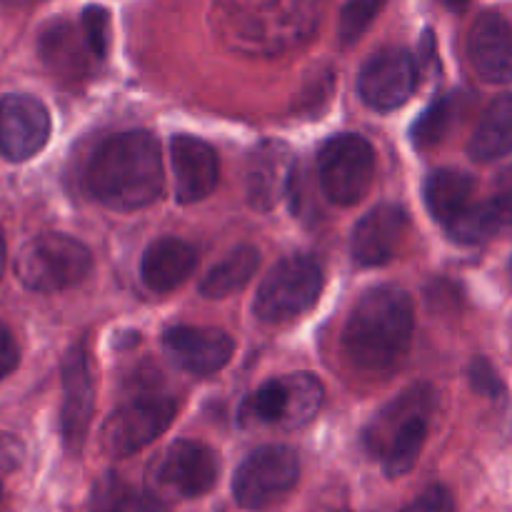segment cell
Wrapping results in <instances>:
<instances>
[{
    "mask_svg": "<svg viewBox=\"0 0 512 512\" xmlns=\"http://www.w3.org/2000/svg\"><path fill=\"white\" fill-rule=\"evenodd\" d=\"M318 0H213V28L230 50L275 58L318 28Z\"/></svg>",
    "mask_w": 512,
    "mask_h": 512,
    "instance_id": "1",
    "label": "cell"
},
{
    "mask_svg": "<svg viewBox=\"0 0 512 512\" xmlns=\"http://www.w3.org/2000/svg\"><path fill=\"white\" fill-rule=\"evenodd\" d=\"M85 183L105 208L138 210L163 193L160 145L145 130H128L105 138L90 155Z\"/></svg>",
    "mask_w": 512,
    "mask_h": 512,
    "instance_id": "2",
    "label": "cell"
},
{
    "mask_svg": "<svg viewBox=\"0 0 512 512\" xmlns=\"http://www.w3.org/2000/svg\"><path fill=\"white\" fill-rule=\"evenodd\" d=\"M413 330L415 308L403 288H370L345 323V358L363 375L390 373L408 353Z\"/></svg>",
    "mask_w": 512,
    "mask_h": 512,
    "instance_id": "3",
    "label": "cell"
},
{
    "mask_svg": "<svg viewBox=\"0 0 512 512\" xmlns=\"http://www.w3.org/2000/svg\"><path fill=\"white\" fill-rule=\"evenodd\" d=\"M435 410V390L413 385L375 418L365 433L370 453L383 460L390 478L410 473L423 453L430 415Z\"/></svg>",
    "mask_w": 512,
    "mask_h": 512,
    "instance_id": "4",
    "label": "cell"
},
{
    "mask_svg": "<svg viewBox=\"0 0 512 512\" xmlns=\"http://www.w3.org/2000/svg\"><path fill=\"white\" fill-rule=\"evenodd\" d=\"M323 405V385L310 373H290L260 385L240 405L243 428L295 430L318 415Z\"/></svg>",
    "mask_w": 512,
    "mask_h": 512,
    "instance_id": "5",
    "label": "cell"
},
{
    "mask_svg": "<svg viewBox=\"0 0 512 512\" xmlns=\"http://www.w3.org/2000/svg\"><path fill=\"white\" fill-rule=\"evenodd\" d=\"M93 255L80 240L45 233L23 245L15 258V275L35 293H60L88 278Z\"/></svg>",
    "mask_w": 512,
    "mask_h": 512,
    "instance_id": "6",
    "label": "cell"
},
{
    "mask_svg": "<svg viewBox=\"0 0 512 512\" xmlns=\"http://www.w3.org/2000/svg\"><path fill=\"white\" fill-rule=\"evenodd\" d=\"M323 293V270L308 255L280 260L258 288L255 315L268 325H285L315 308Z\"/></svg>",
    "mask_w": 512,
    "mask_h": 512,
    "instance_id": "7",
    "label": "cell"
},
{
    "mask_svg": "<svg viewBox=\"0 0 512 512\" xmlns=\"http://www.w3.org/2000/svg\"><path fill=\"white\" fill-rule=\"evenodd\" d=\"M373 175L375 150L363 135H335L318 150V180L330 203L343 208L360 203L370 190Z\"/></svg>",
    "mask_w": 512,
    "mask_h": 512,
    "instance_id": "8",
    "label": "cell"
},
{
    "mask_svg": "<svg viewBox=\"0 0 512 512\" xmlns=\"http://www.w3.org/2000/svg\"><path fill=\"white\" fill-rule=\"evenodd\" d=\"M300 478V460L295 450L283 445H265L243 460L233 478L235 503L245 510H263L283 500Z\"/></svg>",
    "mask_w": 512,
    "mask_h": 512,
    "instance_id": "9",
    "label": "cell"
},
{
    "mask_svg": "<svg viewBox=\"0 0 512 512\" xmlns=\"http://www.w3.org/2000/svg\"><path fill=\"white\" fill-rule=\"evenodd\" d=\"M175 418V400L165 395H140L113 410L103 428V448L110 458H128L158 440Z\"/></svg>",
    "mask_w": 512,
    "mask_h": 512,
    "instance_id": "10",
    "label": "cell"
},
{
    "mask_svg": "<svg viewBox=\"0 0 512 512\" xmlns=\"http://www.w3.org/2000/svg\"><path fill=\"white\" fill-rule=\"evenodd\" d=\"M220 473V460L208 445L195 440H178L160 460H155L150 478L163 493L175 498H200L213 490Z\"/></svg>",
    "mask_w": 512,
    "mask_h": 512,
    "instance_id": "11",
    "label": "cell"
},
{
    "mask_svg": "<svg viewBox=\"0 0 512 512\" xmlns=\"http://www.w3.org/2000/svg\"><path fill=\"white\" fill-rule=\"evenodd\" d=\"M418 85V65L403 48H383L363 65L358 93L373 110L388 113L410 100Z\"/></svg>",
    "mask_w": 512,
    "mask_h": 512,
    "instance_id": "12",
    "label": "cell"
},
{
    "mask_svg": "<svg viewBox=\"0 0 512 512\" xmlns=\"http://www.w3.org/2000/svg\"><path fill=\"white\" fill-rule=\"evenodd\" d=\"M50 138V113L38 98L10 93L0 98V155L23 163L38 155Z\"/></svg>",
    "mask_w": 512,
    "mask_h": 512,
    "instance_id": "13",
    "label": "cell"
},
{
    "mask_svg": "<svg viewBox=\"0 0 512 512\" xmlns=\"http://www.w3.org/2000/svg\"><path fill=\"white\" fill-rule=\"evenodd\" d=\"M93 408V370H90V360L83 345H75L63 360V415H60L65 448L70 453H80V448H83L90 418H93Z\"/></svg>",
    "mask_w": 512,
    "mask_h": 512,
    "instance_id": "14",
    "label": "cell"
},
{
    "mask_svg": "<svg viewBox=\"0 0 512 512\" xmlns=\"http://www.w3.org/2000/svg\"><path fill=\"white\" fill-rule=\"evenodd\" d=\"M163 348L170 355V360L185 373L208 378L230 363L235 343L223 330L178 325L163 335Z\"/></svg>",
    "mask_w": 512,
    "mask_h": 512,
    "instance_id": "15",
    "label": "cell"
},
{
    "mask_svg": "<svg viewBox=\"0 0 512 512\" xmlns=\"http://www.w3.org/2000/svg\"><path fill=\"white\" fill-rule=\"evenodd\" d=\"M38 53L45 68L63 83H78L88 78L93 63H98L85 38L83 25L65 18L45 25L38 40Z\"/></svg>",
    "mask_w": 512,
    "mask_h": 512,
    "instance_id": "16",
    "label": "cell"
},
{
    "mask_svg": "<svg viewBox=\"0 0 512 512\" xmlns=\"http://www.w3.org/2000/svg\"><path fill=\"white\" fill-rule=\"evenodd\" d=\"M468 55L478 75L488 83L512 80V23L488 10L475 20L468 35Z\"/></svg>",
    "mask_w": 512,
    "mask_h": 512,
    "instance_id": "17",
    "label": "cell"
},
{
    "mask_svg": "<svg viewBox=\"0 0 512 512\" xmlns=\"http://www.w3.org/2000/svg\"><path fill=\"white\" fill-rule=\"evenodd\" d=\"M170 148H173L178 203L190 205L208 198L220 180L218 153L205 140L193 138V135H175Z\"/></svg>",
    "mask_w": 512,
    "mask_h": 512,
    "instance_id": "18",
    "label": "cell"
},
{
    "mask_svg": "<svg viewBox=\"0 0 512 512\" xmlns=\"http://www.w3.org/2000/svg\"><path fill=\"white\" fill-rule=\"evenodd\" d=\"M410 220L398 205H378L370 210L353 233V258L365 268L390 263L405 240Z\"/></svg>",
    "mask_w": 512,
    "mask_h": 512,
    "instance_id": "19",
    "label": "cell"
},
{
    "mask_svg": "<svg viewBox=\"0 0 512 512\" xmlns=\"http://www.w3.org/2000/svg\"><path fill=\"white\" fill-rule=\"evenodd\" d=\"M295 175V155L285 143H263L248 165V200L255 210H273L288 193Z\"/></svg>",
    "mask_w": 512,
    "mask_h": 512,
    "instance_id": "20",
    "label": "cell"
},
{
    "mask_svg": "<svg viewBox=\"0 0 512 512\" xmlns=\"http://www.w3.org/2000/svg\"><path fill=\"white\" fill-rule=\"evenodd\" d=\"M198 250L178 238H160L145 250L140 275L153 293H170L193 275Z\"/></svg>",
    "mask_w": 512,
    "mask_h": 512,
    "instance_id": "21",
    "label": "cell"
},
{
    "mask_svg": "<svg viewBox=\"0 0 512 512\" xmlns=\"http://www.w3.org/2000/svg\"><path fill=\"white\" fill-rule=\"evenodd\" d=\"M475 183L468 173L453 168L435 170L425 180V205L445 230L473 205Z\"/></svg>",
    "mask_w": 512,
    "mask_h": 512,
    "instance_id": "22",
    "label": "cell"
},
{
    "mask_svg": "<svg viewBox=\"0 0 512 512\" xmlns=\"http://www.w3.org/2000/svg\"><path fill=\"white\" fill-rule=\"evenodd\" d=\"M468 153L480 163L500 160L512 153V95H498L480 118Z\"/></svg>",
    "mask_w": 512,
    "mask_h": 512,
    "instance_id": "23",
    "label": "cell"
},
{
    "mask_svg": "<svg viewBox=\"0 0 512 512\" xmlns=\"http://www.w3.org/2000/svg\"><path fill=\"white\" fill-rule=\"evenodd\" d=\"M258 268L260 250L253 245H243L208 270V275L200 280V293L205 298H228L235 290H243L250 283V278L258 273Z\"/></svg>",
    "mask_w": 512,
    "mask_h": 512,
    "instance_id": "24",
    "label": "cell"
},
{
    "mask_svg": "<svg viewBox=\"0 0 512 512\" xmlns=\"http://www.w3.org/2000/svg\"><path fill=\"white\" fill-rule=\"evenodd\" d=\"M90 512H165V508L155 495L128 490L123 480L110 475L95 485Z\"/></svg>",
    "mask_w": 512,
    "mask_h": 512,
    "instance_id": "25",
    "label": "cell"
},
{
    "mask_svg": "<svg viewBox=\"0 0 512 512\" xmlns=\"http://www.w3.org/2000/svg\"><path fill=\"white\" fill-rule=\"evenodd\" d=\"M505 228H510V225L508 220L503 218V213L498 210V205H495L493 200H485V203L470 205V208L450 225L448 233L453 235L458 243L475 245L495 238V235L503 233Z\"/></svg>",
    "mask_w": 512,
    "mask_h": 512,
    "instance_id": "26",
    "label": "cell"
},
{
    "mask_svg": "<svg viewBox=\"0 0 512 512\" xmlns=\"http://www.w3.org/2000/svg\"><path fill=\"white\" fill-rule=\"evenodd\" d=\"M383 5L385 0H348V3L343 5V13H340V43H355V40L368 30V25L373 23L375 15L383 10Z\"/></svg>",
    "mask_w": 512,
    "mask_h": 512,
    "instance_id": "27",
    "label": "cell"
},
{
    "mask_svg": "<svg viewBox=\"0 0 512 512\" xmlns=\"http://www.w3.org/2000/svg\"><path fill=\"white\" fill-rule=\"evenodd\" d=\"M450 120H453V103L450 100H438L433 108L425 110L420 115V120L415 123L413 128V140L418 148L428 150L433 145H438L440 140L445 138L450 128Z\"/></svg>",
    "mask_w": 512,
    "mask_h": 512,
    "instance_id": "28",
    "label": "cell"
},
{
    "mask_svg": "<svg viewBox=\"0 0 512 512\" xmlns=\"http://www.w3.org/2000/svg\"><path fill=\"white\" fill-rule=\"evenodd\" d=\"M80 25H83L85 38H88L95 58L103 60L110 48V13L100 5H88L80 15Z\"/></svg>",
    "mask_w": 512,
    "mask_h": 512,
    "instance_id": "29",
    "label": "cell"
},
{
    "mask_svg": "<svg viewBox=\"0 0 512 512\" xmlns=\"http://www.w3.org/2000/svg\"><path fill=\"white\" fill-rule=\"evenodd\" d=\"M403 512H455V500L448 488L430 485Z\"/></svg>",
    "mask_w": 512,
    "mask_h": 512,
    "instance_id": "30",
    "label": "cell"
},
{
    "mask_svg": "<svg viewBox=\"0 0 512 512\" xmlns=\"http://www.w3.org/2000/svg\"><path fill=\"white\" fill-rule=\"evenodd\" d=\"M470 383H473V388L478 390V393L488 395V398H500V395L505 393L503 380L498 378L495 368L485 358L473 360V368H470Z\"/></svg>",
    "mask_w": 512,
    "mask_h": 512,
    "instance_id": "31",
    "label": "cell"
},
{
    "mask_svg": "<svg viewBox=\"0 0 512 512\" xmlns=\"http://www.w3.org/2000/svg\"><path fill=\"white\" fill-rule=\"evenodd\" d=\"M20 363V350L18 343H15L13 333L0 323V380L8 378Z\"/></svg>",
    "mask_w": 512,
    "mask_h": 512,
    "instance_id": "32",
    "label": "cell"
},
{
    "mask_svg": "<svg viewBox=\"0 0 512 512\" xmlns=\"http://www.w3.org/2000/svg\"><path fill=\"white\" fill-rule=\"evenodd\" d=\"M490 200L498 205V210L503 213V218L508 220V225L512 228V165H508V168L498 175V180H495V195Z\"/></svg>",
    "mask_w": 512,
    "mask_h": 512,
    "instance_id": "33",
    "label": "cell"
},
{
    "mask_svg": "<svg viewBox=\"0 0 512 512\" xmlns=\"http://www.w3.org/2000/svg\"><path fill=\"white\" fill-rule=\"evenodd\" d=\"M450 10H465L470 5V0H443Z\"/></svg>",
    "mask_w": 512,
    "mask_h": 512,
    "instance_id": "34",
    "label": "cell"
},
{
    "mask_svg": "<svg viewBox=\"0 0 512 512\" xmlns=\"http://www.w3.org/2000/svg\"><path fill=\"white\" fill-rule=\"evenodd\" d=\"M5 273V238H3V230H0V278Z\"/></svg>",
    "mask_w": 512,
    "mask_h": 512,
    "instance_id": "35",
    "label": "cell"
},
{
    "mask_svg": "<svg viewBox=\"0 0 512 512\" xmlns=\"http://www.w3.org/2000/svg\"><path fill=\"white\" fill-rule=\"evenodd\" d=\"M3 3L5 5H20V3H23V0H3Z\"/></svg>",
    "mask_w": 512,
    "mask_h": 512,
    "instance_id": "36",
    "label": "cell"
},
{
    "mask_svg": "<svg viewBox=\"0 0 512 512\" xmlns=\"http://www.w3.org/2000/svg\"><path fill=\"white\" fill-rule=\"evenodd\" d=\"M0 500H3V485H0Z\"/></svg>",
    "mask_w": 512,
    "mask_h": 512,
    "instance_id": "37",
    "label": "cell"
},
{
    "mask_svg": "<svg viewBox=\"0 0 512 512\" xmlns=\"http://www.w3.org/2000/svg\"><path fill=\"white\" fill-rule=\"evenodd\" d=\"M333 512H345V510H333Z\"/></svg>",
    "mask_w": 512,
    "mask_h": 512,
    "instance_id": "38",
    "label": "cell"
},
{
    "mask_svg": "<svg viewBox=\"0 0 512 512\" xmlns=\"http://www.w3.org/2000/svg\"><path fill=\"white\" fill-rule=\"evenodd\" d=\"M510 275H512V263H510Z\"/></svg>",
    "mask_w": 512,
    "mask_h": 512,
    "instance_id": "39",
    "label": "cell"
}]
</instances>
